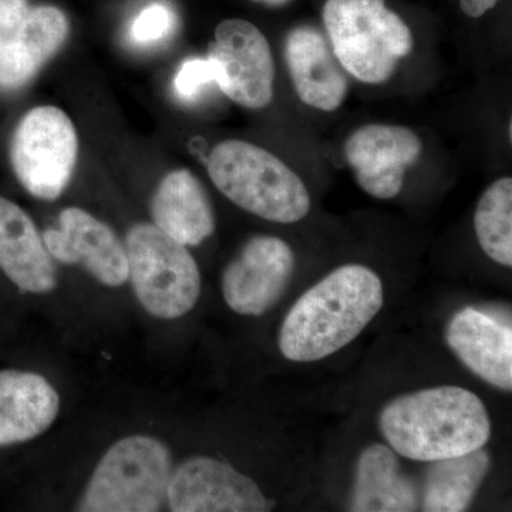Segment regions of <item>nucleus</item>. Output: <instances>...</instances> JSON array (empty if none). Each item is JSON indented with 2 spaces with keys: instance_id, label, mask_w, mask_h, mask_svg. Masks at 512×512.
<instances>
[{
  "instance_id": "obj_21",
  "label": "nucleus",
  "mask_w": 512,
  "mask_h": 512,
  "mask_svg": "<svg viewBox=\"0 0 512 512\" xmlns=\"http://www.w3.org/2000/svg\"><path fill=\"white\" fill-rule=\"evenodd\" d=\"M481 249L503 266H512V180L494 181L481 195L474 215Z\"/></svg>"
},
{
  "instance_id": "obj_17",
  "label": "nucleus",
  "mask_w": 512,
  "mask_h": 512,
  "mask_svg": "<svg viewBox=\"0 0 512 512\" xmlns=\"http://www.w3.org/2000/svg\"><path fill=\"white\" fill-rule=\"evenodd\" d=\"M59 410V394L46 377L0 372V447L36 439L55 423Z\"/></svg>"
},
{
  "instance_id": "obj_7",
  "label": "nucleus",
  "mask_w": 512,
  "mask_h": 512,
  "mask_svg": "<svg viewBox=\"0 0 512 512\" xmlns=\"http://www.w3.org/2000/svg\"><path fill=\"white\" fill-rule=\"evenodd\" d=\"M79 137L72 119L59 107L39 106L19 121L10 146L12 168L29 194L55 201L72 180Z\"/></svg>"
},
{
  "instance_id": "obj_6",
  "label": "nucleus",
  "mask_w": 512,
  "mask_h": 512,
  "mask_svg": "<svg viewBox=\"0 0 512 512\" xmlns=\"http://www.w3.org/2000/svg\"><path fill=\"white\" fill-rule=\"evenodd\" d=\"M128 279L137 301L151 316L173 320L197 305L201 274L185 245L154 224H137L127 232Z\"/></svg>"
},
{
  "instance_id": "obj_25",
  "label": "nucleus",
  "mask_w": 512,
  "mask_h": 512,
  "mask_svg": "<svg viewBox=\"0 0 512 512\" xmlns=\"http://www.w3.org/2000/svg\"><path fill=\"white\" fill-rule=\"evenodd\" d=\"M501 0H460V8L464 15L471 19L483 18L485 13L490 12Z\"/></svg>"
},
{
  "instance_id": "obj_3",
  "label": "nucleus",
  "mask_w": 512,
  "mask_h": 512,
  "mask_svg": "<svg viewBox=\"0 0 512 512\" xmlns=\"http://www.w3.org/2000/svg\"><path fill=\"white\" fill-rule=\"evenodd\" d=\"M207 170L221 194L262 220L295 224L311 211V194L301 177L264 147L221 141L211 150Z\"/></svg>"
},
{
  "instance_id": "obj_14",
  "label": "nucleus",
  "mask_w": 512,
  "mask_h": 512,
  "mask_svg": "<svg viewBox=\"0 0 512 512\" xmlns=\"http://www.w3.org/2000/svg\"><path fill=\"white\" fill-rule=\"evenodd\" d=\"M448 348L467 369L504 392L512 390V332L494 316L461 309L448 322Z\"/></svg>"
},
{
  "instance_id": "obj_23",
  "label": "nucleus",
  "mask_w": 512,
  "mask_h": 512,
  "mask_svg": "<svg viewBox=\"0 0 512 512\" xmlns=\"http://www.w3.org/2000/svg\"><path fill=\"white\" fill-rule=\"evenodd\" d=\"M210 84H217V69L207 56L185 60L175 74L173 86L178 99L194 101Z\"/></svg>"
},
{
  "instance_id": "obj_22",
  "label": "nucleus",
  "mask_w": 512,
  "mask_h": 512,
  "mask_svg": "<svg viewBox=\"0 0 512 512\" xmlns=\"http://www.w3.org/2000/svg\"><path fill=\"white\" fill-rule=\"evenodd\" d=\"M177 26V15L164 2L146 6L131 22L128 37L137 46H151L164 42L173 35Z\"/></svg>"
},
{
  "instance_id": "obj_16",
  "label": "nucleus",
  "mask_w": 512,
  "mask_h": 512,
  "mask_svg": "<svg viewBox=\"0 0 512 512\" xmlns=\"http://www.w3.org/2000/svg\"><path fill=\"white\" fill-rule=\"evenodd\" d=\"M0 269L20 291L45 295L57 286L56 268L35 222L0 197Z\"/></svg>"
},
{
  "instance_id": "obj_20",
  "label": "nucleus",
  "mask_w": 512,
  "mask_h": 512,
  "mask_svg": "<svg viewBox=\"0 0 512 512\" xmlns=\"http://www.w3.org/2000/svg\"><path fill=\"white\" fill-rule=\"evenodd\" d=\"M490 467L491 458L483 448L463 456L431 461L424 480L421 507L429 512L466 511Z\"/></svg>"
},
{
  "instance_id": "obj_10",
  "label": "nucleus",
  "mask_w": 512,
  "mask_h": 512,
  "mask_svg": "<svg viewBox=\"0 0 512 512\" xmlns=\"http://www.w3.org/2000/svg\"><path fill=\"white\" fill-rule=\"evenodd\" d=\"M293 269L295 254L284 239L256 235L225 268L222 295L239 315H264L284 295Z\"/></svg>"
},
{
  "instance_id": "obj_18",
  "label": "nucleus",
  "mask_w": 512,
  "mask_h": 512,
  "mask_svg": "<svg viewBox=\"0 0 512 512\" xmlns=\"http://www.w3.org/2000/svg\"><path fill=\"white\" fill-rule=\"evenodd\" d=\"M158 229L185 247H197L215 231L214 210L204 185L188 168L170 171L151 200Z\"/></svg>"
},
{
  "instance_id": "obj_24",
  "label": "nucleus",
  "mask_w": 512,
  "mask_h": 512,
  "mask_svg": "<svg viewBox=\"0 0 512 512\" xmlns=\"http://www.w3.org/2000/svg\"><path fill=\"white\" fill-rule=\"evenodd\" d=\"M29 9V0H0V37L18 28Z\"/></svg>"
},
{
  "instance_id": "obj_9",
  "label": "nucleus",
  "mask_w": 512,
  "mask_h": 512,
  "mask_svg": "<svg viewBox=\"0 0 512 512\" xmlns=\"http://www.w3.org/2000/svg\"><path fill=\"white\" fill-rule=\"evenodd\" d=\"M343 154L366 194L392 200L402 192L407 170L420 160L423 141L410 127L370 123L349 134Z\"/></svg>"
},
{
  "instance_id": "obj_2",
  "label": "nucleus",
  "mask_w": 512,
  "mask_h": 512,
  "mask_svg": "<svg viewBox=\"0 0 512 512\" xmlns=\"http://www.w3.org/2000/svg\"><path fill=\"white\" fill-rule=\"evenodd\" d=\"M379 423L396 453L427 463L484 448L491 436L480 397L457 386L403 394L384 407Z\"/></svg>"
},
{
  "instance_id": "obj_15",
  "label": "nucleus",
  "mask_w": 512,
  "mask_h": 512,
  "mask_svg": "<svg viewBox=\"0 0 512 512\" xmlns=\"http://www.w3.org/2000/svg\"><path fill=\"white\" fill-rule=\"evenodd\" d=\"M70 33L63 10L55 6L30 8L10 35L0 37V86L13 90L28 84L59 52Z\"/></svg>"
},
{
  "instance_id": "obj_4",
  "label": "nucleus",
  "mask_w": 512,
  "mask_h": 512,
  "mask_svg": "<svg viewBox=\"0 0 512 512\" xmlns=\"http://www.w3.org/2000/svg\"><path fill=\"white\" fill-rule=\"evenodd\" d=\"M322 20L340 66L360 83L389 82L412 55V29L386 0H326Z\"/></svg>"
},
{
  "instance_id": "obj_5",
  "label": "nucleus",
  "mask_w": 512,
  "mask_h": 512,
  "mask_svg": "<svg viewBox=\"0 0 512 512\" xmlns=\"http://www.w3.org/2000/svg\"><path fill=\"white\" fill-rule=\"evenodd\" d=\"M173 476L171 453L163 441L131 436L101 457L77 504L83 512H157L167 503Z\"/></svg>"
},
{
  "instance_id": "obj_12",
  "label": "nucleus",
  "mask_w": 512,
  "mask_h": 512,
  "mask_svg": "<svg viewBox=\"0 0 512 512\" xmlns=\"http://www.w3.org/2000/svg\"><path fill=\"white\" fill-rule=\"evenodd\" d=\"M49 254L67 265H82L103 285L117 288L128 281L126 247L106 224L82 208L60 212L57 227L42 235Z\"/></svg>"
},
{
  "instance_id": "obj_13",
  "label": "nucleus",
  "mask_w": 512,
  "mask_h": 512,
  "mask_svg": "<svg viewBox=\"0 0 512 512\" xmlns=\"http://www.w3.org/2000/svg\"><path fill=\"white\" fill-rule=\"evenodd\" d=\"M285 62L296 96L322 113H335L349 96L348 73L340 66L328 37L311 26H298L285 40Z\"/></svg>"
},
{
  "instance_id": "obj_11",
  "label": "nucleus",
  "mask_w": 512,
  "mask_h": 512,
  "mask_svg": "<svg viewBox=\"0 0 512 512\" xmlns=\"http://www.w3.org/2000/svg\"><path fill=\"white\" fill-rule=\"evenodd\" d=\"M173 512H265L272 503L252 478L211 457H192L173 471L167 490Z\"/></svg>"
},
{
  "instance_id": "obj_1",
  "label": "nucleus",
  "mask_w": 512,
  "mask_h": 512,
  "mask_svg": "<svg viewBox=\"0 0 512 512\" xmlns=\"http://www.w3.org/2000/svg\"><path fill=\"white\" fill-rule=\"evenodd\" d=\"M382 279L365 265L340 266L288 312L279 349L291 362H318L350 345L382 311Z\"/></svg>"
},
{
  "instance_id": "obj_8",
  "label": "nucleus",
  "mask_w": 512,
  "mask_h": 512,
  "mask_svg": "<svg viewBox=\"0 0 512 512\" xmlns=\"http://www.w3.org/2000/svg\"><path fill=\"white\" fill-rule=\"evenodd\" d=\"M208 57L217 69V86L229 100L262 110L274 100L275 60L271 45L254 23L222 20Z\"/></svg>"
},
{
  "instance_id": "obj_26",
  "label": "nucleus",
  "mask_w": 512,
  "mask_h": 512,
  "mask_svg": "<svg viewBox=\"0 0 512 512\" xmlns=\"http://www.w3.org/2000/svg\"><path fill=\"white\" fill-rule=\"evenodd\" d=\"M252 2L264 3V5L274 6V8H278V6H284L286 5V3L291 2V0H252Z\"/></svg>"
},
{
  "instance_id": "obj_19",
  "label": "nucleus",
  "mask_w": 512,
  "mask_h": 512,
  "mask_svg": "<svg viewBox=\"0 0 512 512\" xmlns=\"http://www.w3.org/2000/svg\"><path fill=\"white\" fill-rule=\"evenodd\" d=\"M419 507V495L403 473L393 448L372 444L357 461L350 511L407 512Z\"/></svg>"
}]
</instances>
